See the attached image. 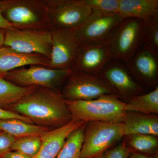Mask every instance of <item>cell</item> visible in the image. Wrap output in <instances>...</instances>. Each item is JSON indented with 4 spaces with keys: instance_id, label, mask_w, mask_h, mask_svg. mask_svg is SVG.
<instances>
[{
    "instance_id": "obj_1",
    "label": "cell",
    "mask_w": 158,
    "mask_h": 158,
    "mask_svg": "<svg viewBox=\"0 0 158 158\" xmlns=\"http://www.w3.org/2000/svg\"><path fill=\"white\" fill-rule=\"evenodd\" d=\"M6 110L19 114L38 125L57 128L72 121L61 92L37 88L27 96Z\"/></svg>"
},
{
    "instance_id": "obj_2",
    "label": "cell",
    "mask_w": 158,
    "mask_h": 158,
    "mask_svg": "<svg viewBox=\"0 0 158 158\" xmlns=\"http://www.w3.org/2000/svg\"><path fill=\"white\" fill-rule=\"evenodd\" d=\"M73 121L123 123L126 103L117 95L107 94L90 100H66Z\"/></svg>"
},
{
    "instance_id": "obj_3",
    "label": "cell",
    "mask_w": 158,
    "mask_h": 158,
    "mask_svg": "<svg viewBox=\"0 0 158 158\" xmlns=\"http://www.w3.org/2000/svg\"><path fill=\"white\" fill-rule=\"evenodd\" d=\"M0 7L5 19L14 28L51 31L46 0H3Z\"/></svg>"
},
{
    "instance_id": "obj_4",
    "label": "cell",
    "mask_w": 158,
    "mask_h": 158,
    "mask_svg": "<svg viewBox=\"0 0 158 158\" xmlns=\"http://www.w3.org/2000/svg\"><path fill=\"white\" fill-rule=\"evenodd\" d=\"M125 136L123 123H86L80 158H94L104 153Z\"/></svg>"
},
{
    "instance_id": "obj_5",
    "label": "cell",
    "mask_w": 158,
    "mask_h": 158,
    "mask_svg": "<svg viewBox=\"0 0 158 158\" xmlns=\"http://www.w3.org/2000/svg\"><path fill=\"white\" fill-rule=\"evenodd\" d=\"M73 69H56L39 65L9 72L4 77L21 87L44 88L61 92Z\"/></svg>"
},
{
    "instance_id": "obj_6",
    "label": "cell",
    "mask_w": 158,
    "mask_h": 158,
    "mask_svg": "<svg viewBox=\"0 0 158 158\" xmlns=\"http://www.w3.org/2000/svg\"><path fill=\"white\" fill-rule=\"evenodd\" d=\"M66 100H90L107 94L116 95L113 88L98 75L73 70L61 90Z\"/></svg>"
},
{
    "instance_id": "obj_7",
    "label": "cell",
    "mask_w": 158,
    "mask_h": 158,
    "mask_svg": "<svg viewBox=\"0 0 158 158\" xmlns=\"http://www.w3.org/2000/svg\"><path fill=\"white\" fill-rule=\"evenodd\" d=\"M143 20L125 19L113 31L110 41L113 59L127 62L142 44Z\"/></svg>"
},
{
    "instance_id": "obj_8",
    "label": "cell",
    "mask_w": 158,
    "mask_h": 158,
    "mask_svg": "<svg viewBox=\"0 0 158 158\" xmlns=\"http://www.w3.org/2000/svg\"><path fill=\"white\" fill-rule=\"evenodd\" d=\"M49 19L53 28L74 31L92 13L86 0H46Z\"/></svg>"
},
{
    "instance_id": "obj_9",
    "label": "cell",
    "mask_w": 158,
    "mask_h": 158,
    "mask_svg": "<svg viewBox=\"0 0 158 158\" xmlns=\"http://www.w3.org/2000/svg\"><path fill=\"white\" fill-rule=\"evenodd\" d=\"M3 46L28 54H38L49 60L52 49L51 31L36 29L5 30Z\"/></svg>"
},
{
    "instance_id": "obj_10",
    "label": "cell",
    "mask_w": 158,
    "mask_h": 158,
    "mask_svg": "<svg viewBox=\"0 0 158 158\" xmlns=\"http://www.w3.org/2000/svg\"><path fill=\"white\" fill-rule=\"evenodd\" d=\"M123 19L118 13L106 15L92 11L85 22L73 31L80 44L102 43L110 40Z\"/></svg>"
},
{
    "instance_id": "obj_11",
    "label": "cell",
    "mask_w": 158,
    "mask_h": 158,
    "mask_svg": "<svg viewBox=\"0 0 158 158\" xmlns=\"http://www.w3.org/2000/svg\"><path fill=\"white\" fill-rule=\"evenodd\" d=\"M51 33L52 52L47 67L56 69H72L80 46L73 31L53 28Z\"/></svg>"
},
{
    "instance_id": "obj_12",
    "label": "cell",
    "mask_w": 158,
    "mask_h": 158,
    "mask_svg": "<svg viewBox=\"0 0 158 158\" xmlns=\"http://www.w3.org/2000/svg\"><path fill=\"white\" fill-rule=\"evenodd\" d=\"M110 85L118 98L129 100L145 93V90L131 75L121 62H110L98 75Z\"/></svg>"
},
{
    "instance_id": "obj_13",
    "label": "cell",
    "mask_w": 158,
    "mask_h": 158,
    "mask_svg": "<svg viewBox=\"0 0 158 158\" xmlns=\"http://www.w3.org/2000/svg\"><path fill=\"white\" fill-rule=\"evenodd\" d=\"M158 54L143 45L127 62L129 73L139 85L151 88L157 86Z\"/></svg>"
},
{
    "instance_id": "obj_14",
    "label": "cell",
    "mask_w": 158,
    "mask_h": 158,
    "mask_svg": "<svg viewBox=\"0 0 158 158\" xmlns=\"http://www.w3.org/2000/svg\"><path fill=\"white\" fill-rule=\"evenodd\" d=\"M113 59L110 41L80 44L72 69L98 75Z\"/></svg>"
},
{
    "instance_id": "obj_15",
    "label": "cell",
    "mask_w": 158,
    "mask_h": 158,
    "mask_svg": "<svg viewBox=\"0 0 158 158\" xmlns=\"http://www.w3.org/2000/svg\"><path fill=\"white\" fill-rule=\"evenodd\" d=\"M85 123L72 120L63 126L44 133L40 136L41 144L39 152L32 158H56L68 136Z\"/></svg>"
},
{
    "instance_id": "obj_16",
    "label": "cell",
    "mask_w": 158,
    "mask_h": 158,
    "mask_svg": "<svg viewBox=\"0 0 158 158\" xmlns=\"http://www.w3.org/2000/svg\"><path fill=\"white\" fill-rule=\"evenodd\" d=\"M49 60L38 54L23 53L8 47H0V72L7 73L26 65L48 67Z\"/></svg>"
},
{
    "instance_id": "obj_17",
    "label": "cell",
    "mask_w": 158,
    "mask_h": 158,
    "mask_svg": "<svg viewBox=\"0 0 158 158\" xmlns=\"http://www.w3.org/2000/svg\"><path fill=\"white\" fill-rule=\"evenodd\" d=\"M123 123L124 125L125 136L144 134L158 137L157 115L127 112Z\"/></svg>"
},
{
    "instance_id": "obj_18",
    "label": "cell",
    "mask_w": 158,
    "mask_h": 158,
    "mask_svg": "<svg viewBox=\"0 0 158 158\" xmlns=\"http://www.w3.org/2000/svg\"><path fill=\"white\" fill-rule=\"evenodd\" d=\"M118 13L125 19L145 20L149 18H158V0H120Z\"/></svg>"
},
{
    "instance_id": "obj_19",
    "label": "cell",
    "mask_w": 158,
    "mask_h": 158,
    "mask_svg": "<svg viewBox=\"0 0 158 158\" xmlns=\"http://www.w3.org/2000/svg\"><path fill=\"white\" fill-rule=\"evenodd\" d=\"M52 128L47 127L31 124L17 119L0 120V131L11 135L15 139L29 137H40Z\"/></svg>"
},
{
    "instance_id": "obj_20",
    "label": "cell",
    "mask_w": 158,
    "mask_h": 158,
    "mask_svg": "<svg viewBox=\"0 0 158 158\" xmlns=\"http://www.w3.org/2000/svg\"><path fill=\"white\" fill-rule=\"evenodd\" d=\"M127 112H136L148 115L158 113V87L148 93L139 94L131 98L126 102Z\"/></svg>"
},
{
    "instance_id": "obj_21",
    "label": "cell",
    "mask_w": 158,
    "mask_h": 158,
    "mask_svg": "<svg viewBox=\"0 0 158 158\" xmlns=\"http://www.w3.org/2000/svg\"><path fill=\"white\" fill-rule=\"evenodd\" d=\"M37 87H21L0 77V108L6 109L36 90Z\"/></svg>"
},
{
    "instance_id": "obj_22",
    "label": "cell",
    "mask_w": 158,
    "mask_h": 158,
    "mask_svg": "<svg viewBox=\"0 0 158 158\" xmlns=\"http://www.w3.org/2000/svg\"><path fill=\"white\" fill-rule=\"evenodd\" d=\"M87 123V122H86ZM86 123L73 132L66 139L56 158H80Z\"/></svg>"
},
{
    "instance_id": "obj_23",
    "label": "cell",
    "mask_w": 158,
    "mask_h": 158,
    "mask_svg": "<svg viewBox=\"0 0 158 158\" xmlns=\"http://www.w3.org/2000/svg\"><path fill=\"white\" fill-rule=\"evenodd\" d=\"M125 137H127L128 146L129 145L136 152L154 155V154H156L157 152L158 139L156 136L144 134H135Z\"/></svg>"
},
{
    "instance_id": "obj_24",
    "label": "cell",
    "mask_w": 158,
    "mask_h": 158,
    "mask_svg": "<svg viewBox=\"0 0 158 158\" xmlns=\"http://www.w3.org/2000/svg\"><path fill=\"white\" fill-rule=\"evenodd\" d=\"M142 43L158 54V18L151 17L143 21Z\"/></svg>"
},
{
    "instance_id": "obj_25",
    "label": "cell",
    "mask_w": 158,
    "mask_h": 158,
    "mask_svg": "<svg viewBox=\"0 0 158 158\" xmlns=\"http://www.w3.org/2000/svg\"><path fill=\"white\" fill-rule=\"evenodd\" d=\"M41 140L39 136H29L15 139L11 151L18 152L30 158L35 156L41 146Z\"/></svg>"
},
{
    "instance_id": "obj_26",
    "label": "cell",
    "mask_w": 158,
    "mask_h": 158,
    "mask_svg": "<svg viewBox=\"0 0 158 158\" xmlns=\"http://www.w3.org/2000/svg\"><path fill=\"white\" fill-rule=\"evenodd\" d=\"M92 11L103 14L118 13L120 0H86Z\"/></svg>"
},
{
    "instance_id": "obj_27",
    "label": "cell",
    "mask_w": 158,
    "mask_h": 158,
    "mask_svg": "<svg viewBox=\"0 0 158 158\" xmlns=\"http://www.w3.org/2000/svg\"><path fill=\"white\" fill-rule=\"evenodd\" d=\"M106 158H130L129 148L126 141H123L120 144L108 150L105 152Z\"/></svg>"
},
{
    "instance_id": "obj_28",
    "label": "cell",
    "mask_w": 158,
    "mask_h": 158,
    "mask_svg": "<svg viewBox=\"0 0 158 158\" xmlns=\"http://www.w3.org/2000/svg\"><path fill=\"white\" fill-rule=\"evenodd\" d=\"M15 140V138L8 133L2 131H0V158L11 151Z\"/></svg>"
},
{
    "instance_id": "obj_29",
    "label": "cell",
    "mask_w": 158,
    "mask_h": 158,
    "mask_svg": "<svg viewBox=\"0 0 158 158\" xmlns=\"http://www.w3.org/2000/svg\"><path fill=\"white\" fill-rule=\"evenodd\" d=\"M8 119H17L29 123L31 124H34L31 119L22 116L19 114H18L14 112H11L9 110L0 108V120Z\"/></svg>"
},
{
    "instance_id": "obj_30",
    "label": "cell",
    "mask_w": 158,
    "mask_h": 158,
    "mask_svg": "<svg viewBox=\"0 0 158 158\" xmlns=\"http://www.w3.org/2000/svg\"><path fill=\"white\" fill-rule=\"evenodd\" d=\"M13 28L12 25L7 21L3 16L2 9L0 7V30H6Z\"/></svg>"
},
{
    "instance_id": "obj_31",
    "label": "cell",
    "mask_w": 158,
    "mask_h": 158,
    "mask_svg": "<svg viewBox=\"0 0 158 158\" xmlns=\"http://www.w3.org/2000/svg\"><path fill=\"white\" fill-rule=\"evenodd\" d=\"M2 158H30L18 152L11 151L3 156Z\"/></svg>"
},
{
    "instance_id": "obj_32",
    "label": "cell",
    "mask_w": 158,
    "mask_h": 158,
    "mask_svg": "<svg viewBox=\"0 0 158 158\" xmlns=\"http://www.w3.org/2000/svg\"><path fill=\"white\" fill-rule=\"evenodd\" d=\"M130 158H158L156 155L145 154L139 152H134L130 155Z\"/></svg>"
},
{
    "instance_id": "obj_33",
    "label": "cell",
    "mask_w": 158,
    "mask_h": 158,
    "mask_svg": "<svg viewBox=\"0 0 158 158\" xmlns=\"http://www.w3.org/2000/svg\"><path fill=\"white\" fill-rule=\"evenodd\" d=\"M5 30H0V47L3 46L5 38Z\"/></svg>"
},
{
    "instance_id": "obj_34",
    "label": "cell",
    "mask_w": 158,
    "mask_h": 158,
    "mask_svg": "<svg viewBox=\"0 0 158 158\" xmlns=\"http://www.w3.org/2000/svg\"><path fill=\"white\" fill-rule=\"evenodd\" d=\"M6 73H3L0 72V77H4L6 75Z\"/></svg>"
},
{
    "instance_id": "obj_35",
    "label": "cell",
    "mask_w": 158,
    "mask_h": 158,
    "mask_svg": "<svg viewBox=\"0 0 158 158\" xmlns=\"http://www.w3.org/2000/svg\"></svg>"
}]
</instances>
